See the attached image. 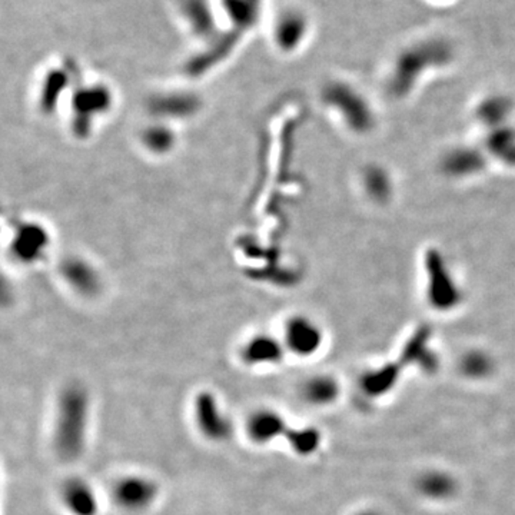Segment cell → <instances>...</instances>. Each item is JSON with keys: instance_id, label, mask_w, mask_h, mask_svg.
Instances as JSON below:
<instances>
[{"instance_id": "cell-1", "label": "cell", "mask_w": 515, "mask_h": 515, "mask_svg": "<svg viewBox=\"0 0 515 515\" xmlns=\"http://www.w3.org/2000/svg\"><path fill=\"white\" fill-rule=\"evenodd\" d=\"M89 411V394L82 385L72 384L60 392L53 442L58 456L66 463H75L85 452Z\"/></svg>"}, {"instance_id": "cell-2", "label": "cell", "mask_w": 515, "mask_h": 515, "mask_svg": "<svg viewBox=\"0 0 515 515\" xmlns=\"http://www.w3.org/2000/svg\"><path fill=\"white\" fill-rule=\"evenodd\" d=\"M248 435L258 444H268L277 438H285L299 456H311L321 445V434L315 428H291L282 415L275 411L261 410L250 415Z\"/></svg>"}, {"instance_id": "cell-3", "label": "cell", "mask_w": 515, "mask_h": 515, "mask_svg": "<svg viewBox=\"0 0 515 515\" xmlns=\"http://www.w3.org/2000/svg\"><path fill=\"white\" fill-rule=\"evenodd\" d=\"M195 421L206 440L225 442L234 435L235 426L229 415L222 410L212 392H199L194 404Z\"/></svg>"}, {"instance_id": "cell-4", "label": "cell", "mask_w": 515, "mask_h": 515, "mask_svg": "<svg viewBox=\"0 0 515 515\" xmlns=\"http://www.w3.org/2000/svg\"><path fill=\"white\" fill-rule=\"evenodd\" d=\"M445 57L447 50L442 46L434 45L411 49L407 53H404L396 64V73L392 78V90L400 96L407 94L411 86L417 82L415 79L419 78L422 71L437 65L438 60L445 59Z\"/></svg>"}, {"instance_id": "cell-5", "label": "cell", "mask_w": 515, "mask_h": 515, "mask_svg": "<svg viewBox=\"0 0 515 515\" xmlns=\"http://www.w3.org/2000/svg\"><path fill=\"white\" fill-rule=\"evenodd\" d=\"M327 101L341 113L355 132H366L373 125L370 106L357 90L347 85H334L327 90Z\"/></svg>"}, {"instance_id": "cell-6", "label": "cell", "mask_w": 515, "mask_h": 515, "mask_svg": "<svg viewBox=\"0 0 515 515\" xmlns=\"http://www.w3.org/2000/svg\"><path fill=\"white\" fill-rule=\"evenodd\" d=\"M428 299L438 311H449L461 301L458 287L437 250L427 258Z\"/></svg>"}, {"instance_id": "cell-7", "label": "cell", "mask_w": 515, "mask_h": 515, "mask_svg": "<svg viewBox=\"0 0 515 515\" xmlns=\"http://www.w3.org/2000/svg\"><path fill=\"white\" fill-rule=\"evenodd\" d=\"M157 482L143 475H127L113 487V500L127 511H142L157 500Z\"/></svg>"}, {"instance_id": "cell-8", "label": "cell", "mask_w": 515, "mask_h": 515, "mask_svg": "<svg viewBox=\"0 0 515 515\" xmlns=\"http://www.w3.org/2000/svg\"><path fill=\"white\" fill-rule=\"evenodd\" d=\"M284 345L298 357H311L321 348V328L303 315L289 318L285 322Z\"/></svg>"}, {"instance_id": "cell-9", "label": "cell", "mask_w": 515, "mask_h": 515, "mask_svg": "<svg viewBox=\"0 0 515 515\" xmlns=\"http://www.w3.org/2000/svg\"><path fill=\"white\" fill-rule=\"evenodd\" d=\"M49 248V236L45 229L39 225L25 224L18 228L12 239L11 250L19 261L32 265L30 262L36 261L45 254Z\"/></svg>"}, {"instance_id": "cell-10", "label": "cell", "mask_w": 515, "mask_h": 515, "mask_svg": "<svg viewBox=\"0 0 515 515\" xmlns=\"http://www.w3.org/2000/svg\"><path fill=\"white\" fill-rule=\"evenodd\" d=\"M62 500L72 515H97L99 500L89 482L82 478H69L62 487Z\"/></svg>"}, {"instance_id": "cell-11", "label": "cell", "mask_w": 515, "mask_h": 515, "mask_svg": "<svg viewBox=\"0 0 515 515\" xmlns=\"http://www.w3.org/2000/svg\"><path fill=\"white\" fill-rule=\"evenodd\" d=\"M284 342L271 335L250 336L243 345L241 358L250 366L273 365L284 358Z\"/></svg>"}, {"instance_id": "cell-12", "label": "cell", "mask_w": 515, "mask_h": 515, "mask_svg": "<svg viewBox=\"0 0 515 515\" xmlns=\"http://www.w3.org/2000/svg\"><path fill=\"white\" fill-rule=\"evenodd\" d=\"M308 27V20L304 13L298 11L287 12L281 16L275 29L278 45L287 52L296 50L305 39Z\"/></svg>"}, {"instance_id": "cell-13", "label": "cell", "mask_w": 515, "mask_h": 515, "mask_svg": "<svg viewBox=\"0 0 515 515\" xmlns=\"http://www.w3.org/2000/svg\"><path fill=\"white\" fill-rule=\"evenodd\" d=\"M484 166V158L474 148H458L445 155L442 169L445 173L454 178H465L474 175Z\"/></svg>"}, {"instance_id": "cell-14", "label": "cell", "mask_w": 515, "mask_h": 515, "mask_svg": "<svg viewBox=\"0 0 515 515\" xmlns=\"http://www.w3.org/2000/svg\"><path fill=\"white\" fill-rule=\"evenodd\" d=\"M487 148L498 161L515 166V129L511 127L504 125L489 129Z\"/></svg>"}, {"instance_id": "cell-15", "label": "cell", "mask_w": 515, "mask_h": 515, "mask_svg": "<svg viewBox=\"0 0 515 515\" xmlns=\"http://www.w3.org/2000/svg\"><path fill=\"white\" fill-rule=\"evenodd\" d=\"M304 398L312 405H329L340 394V387L335 380L327 375L312 377L304 385Z\"/></svg>"}, {"instance_id": "cell-16", "label": "cell", "mask_w": 515, "mask_h": 515, "mask_svg": "<svg viewBox=\"0 0 515 515\" xmlns=\"http://www.w3.org/2000/svg\"><path fill=\"white\" fill-rule=\"evenodd\" d=\"M512 104L505 96H489L482 101L477 109V118L489 129L504 127L505 120L511 113Z\"/></svg>"}, {"instance_id": "cell-17", "label": "cell", "mask_w": 515, "mask_h": 515, "mask_svg": "<svg viewBox=\"0 0 515 515\" xmlns=\"http://www.w3.org/2000/svg\"><path fill=\"white\" fill-rule=\"evenodd\" d=\"M111 102V95L105 88L92 86L81 90L75 96L76 112H105Z\"/></svg>"}, {"instance_id": "cell-18", "label": "cell", "mask_w": 515, "mask_h": 515, "mask_svg": "<svg viewBox=\"0 0 515 515\" xmlns=\"http://www.w3.org/2000/svg\"><path fill=\"white\" fill-rule=\"evenodd\" d=\"M419 488L426 496L435 498V500H442V498H449L454 493L456 482L452 481L449 475L434 473V474H428L422 478Z\"/></svg>"}, {"instance_id": "cell-19", "label": "cell", "mask_w": 515, "mask_h": 515, "mask_svg": "<svg viewBox=\"0 0 515 515\" xmlns=\"http://www.w3.org/2000/svg\"><path fill=\"white\" fill-rule=\"evenodd\" d=\"M143 142H145L146 148H150V150L162 153L171 148L172 143H173V135L169 127L157 125V127L146 129L145 134H143Z\"/></svg>"}, {"instance_id": "cell-20", "label": "cell", "mask_w": 515, "mask_h": 515, "mask_svg": "<svg viewBox=\"0 0 515 515\" xmlns=\"http://www.w3.org/2000/svg\"><path fill=\"white\" fill-rule=\"evenodd\" d=\"M365 185L368 194L378 201L388 196L389 181L384 171L371 169V171L366 172Z\"/></svg>"}, {"instance_id": "cell-21", "label": "cell", "mask_w": 515, "mask_h": 515, "mask_svg": "<svg viewBox=\"0 0 515 515\" xmlns=\"http://www.w3.org/2000/svg\"><path fill=\"white\" fill-rule=\"evenodd\" d=\"M493 363L488 355L482 352H471L463 361V368L470 377L480 378L486 377L491 373Z\"/></svg>"}, {"instance_id": "cell-22", "label": "cell", "mask_w": 515, "mask_h": 515, "mask_svg": "<svg viewBox=\"0 0 515 515\" xmlns=\"http://www.w3.org/2000/svg\"><path fill=\"white\" fill-rule=\"evenodd\" d=\"M188 12H189V20L192 25L198 30H208L212 27V20H211L210 9L206 6L204 0H191L188 4Z\"/></svg>"}, {"instance_id": "cell-23", "label": "cell", "mask_w": 515, "mask_h": 515, "mask_svg": "<svg viewBox=\"0 0 515 515\" xmlns=\"http://www.w3.org/2000/svg\"><path fill=\"white\" fill-rule=\"evenodd\" d=\"M359 515H380V514H377V512L366 511V512H363V514H359Z\"/></svg>"}, {"instance_id": "cell-24", "label": "cell", "mask_w": 515, "mask_h": 515, "mask_svg": "<svg viewBox=\"0 0 515 515\" xmlns=\"http://www.w3.org/2000/svg\"><path fill=\"white\" fill-rule=\"evenodd\" d=\"M438 2H445V0H438Z\"/></svg>"}]
</instances>
